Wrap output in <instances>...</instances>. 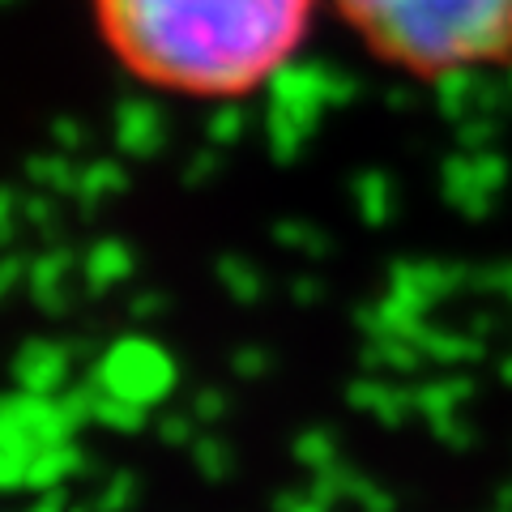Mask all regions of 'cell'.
Here are the masks:
<instances>
[{
  "mask_svg": "<svg viewBox=\"0 0 512 512\" xmlns=\"http://www.w3.org/2000/svg\"><path fill=\"white\" fill-rule=\"evenodd\" d=\"M384 69L414 82L512 69V0H325Z\"/></svg>",
  "mask_w": 512,
  "mask_h": 512,
  "instance_id": "cell-2",
  "label": "cell"
},
{
  "mask_svg": "<svg viewBox=\"0 0 512 512\" xmlns=\"http://www.w3.org/2000/svg\"><path fill=\"white\" fill-rule=\"evenodd\" d=\"M325 0H90L99 39L128 77L222 103L265 90L312 39Z\"/></svg>",
  "mask_w": 512,
  "mask_h": 512,
  "instance_id": "cell-1",
  "label": "cell"
}]
</instances>
